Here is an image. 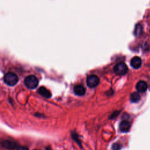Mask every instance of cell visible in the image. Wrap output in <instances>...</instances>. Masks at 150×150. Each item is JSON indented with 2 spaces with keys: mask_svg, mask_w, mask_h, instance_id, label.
Masks as SVG:
<instances>
[{
  "mask_svg": "<svg viewBox=\"0 0 150 150\" xmlns=\"http://www.w3.org/2000/svg\"><path fill=\"white\" fill-rule=\"evenodd\" d=\"M122 148V145L119 143H115L112 146V150H120Z\"/></svg>",
  "mask_w": 150,
  "mask_h": 150,
  "instance_id": "obj_13",
  "label": "cell"
},
{
  "mask_svg": "<svg viewBox=\"0 0 150 150\" xmlns=\"http://www.w3.org/2000/svg\"><path fill=\"white\" fill-rule=\"evenodd\" d=\"M142 28L141 26V25H138L136 26L135 28V33L136 35H140V33L142 32Z\"/></svg>",
  "mask_w": 150,
  "mask_h": 150,
  "instance_id": "obj_12",
  "label": "cell"
},
{
  "mask_svg": "<svg viewBox=\"0 0 150 150\" xmlns=\"http://www.w3.org/2000/svg\"><path fill=\"white\" fill-rule=\"evenodd\" d=\"M25 85L28 88L31 89H33L36 88L38 85V80L33 76V75H29L25 79Z\"/></svg>",
  "mask_w": 150,
  "mask_h": 150,
  "instance_id": "obj_2",
  "label": "cell"
},
{
  "mask_svg": "<svg viewBox=\"0 0 150 150\" xmlns=\"http://www.w3.org/2000/svg\"><path fill=\"white\" fill-rule=\"evenodd\" d=\"M130 100L133 103H137L140 100V95L137 92H134L131 94Z\"/></svg>",
  "mask_w": 150,
  "mask_h": 150,
  "instance_id": "obj_11",
  "label": "cell"
},
{
  "mask_svg": "<svg viewBox=\"0 0 150 150\" xmlns=\"http://www.w3.org/2000/svg\"><path fill=\"white\" fill-rule=\"evenodd\" d=\"M148 88V85L147 83L144 81H140L137 83L136 85V89L138 92L143 93L145 92Z\"/></svg>",
  "mask_w": 150,
  "mask_h": 150,
  "instance_id": "obj_8",
  "label": "cell"
},
{
  "mask_svg": "<svg viewBox=\"0 0 150 150\" xmlns=\"http://www.w3.org/2000/svg\"><path fill=\"white\" fill-rule=\"evenodd\" d=\"M34 150H39V149H34Z\"/></svg>",
  "mask_w": 150,
  "mask_h": 150,
  "instance_id": "obj_14",
  "label": "cell"
},
{
  "mask_svg": "<svg viewBox=\"0 0 150 150\" xmlns=\"http://www.w3.org/2000/svg\"><path fill=\"white\" fill-rule=\"evenodd\" d=\"M1 145L3 148L7 149H10V150H12V149L18 150L20 147V145H18L15 142L10 141V140L3 141L1 143Z\"/></svg>",
  "mask_w": 150,
  "mask_h": 150,
  "instance_id": "obj_5",
  "label": "cell"
},
{
  "mask_svg": "<svg viewBox=\"0 0 150 150\" xmlns=\"http://www.w3.org/2000/svg\"><path fill=\"white\" fill-rule=\"evenodd\" d=\"M88 86L90 88L96 87L100 82L99 78L95 74H90L88 76L86 80Z\"/></svg>",
  "mask_w": 150,
  "mask_h": 150,
  "instance_id": "obj_4",
  "label": "cell"
},
{
  "mask_svg": "<svg viewBox=\"0 0 150 150\" xmlns=\"http://www.w3.org/2000/svg\"><path fill=\"white\" fill-rule=\"evenodd\" d=\"M4 81L7 85L13 86L17 83L18 81V78L17 75L14 73L8 72L4 76Z\"/></svg>",
  "mask_w": 150,
  "mask_h": 150,
  "instance_id": "obj_1",
  "label": "cell"
},
{
  "mask_svg": "<svg viewBox=\"0 0 150 150\" xmlns=\"http://www.w3.org/2000/svg\"><path fill=\"white\" fill-rule=\"evenodd\" d=\"M131 66L134 69H138L142 65L141 59L138 56H135L132 58L130 62Z\"/></svg>",
  "mask_w": 150,
  "mask_h": 150,
  "instance_id": "obj_6",
  "label": "cell"
},
{
  "mask_svg": "<svg viewBox=\"0 0 150 150\" xmlns=\"http://www.w3.org/2000/svg\"><path fill=\"white\" fill-rule=\"evenodd\" d=\"M74 92L76 95L79 96H83L85 94L86 89L84 88V86H83L82 85H76L74 86Z\"/></svg>",
  "mask_w": 150,
  "mask_h": 150,
  "instance_id": "obj_7",
  "label": "cell"
},
{
  "mask_svg": "<svg viewBox=\"0 0 150 150\" xmlns=\"http://www.w3.org/2000/svg\"><path fill=\"white\" fill-rule=\"evenodd\" d=\"M130 127H131V124L127 120L122 121L120 124V130L122 132H123V133L128 132L130 130Z\"/></svg>",
  "mask_w": 150,
  "mask_h": 150,
  "instance_id": "obj_9",
  "label": "cell"
},
{
  "mask_svg": "<svg viewBox=\"0 0 150 150\" xmlns=\"http://www.w3.org/2000/svg\"><path fill=\"white\" fill-rule=\"evenodd\" d=\"M38 93L44 97L45 98H50L52 96V94L51 93V92L48 90L47 88H45V87H41L39 90H38Z\"/></svg>",
  "mask_w": 150,
  "mask_h": 150,
  "instance_id": "obj_10",
  "label": "cell"
},
{
  "mask_svg": "<svg viewBox=\"0 0 150 150\" xmlns=\"http://www.w3.org/2000/svg\"><path fill=\"white\" fill-rule=\"evenodd\" d=\"M128 72V67L124 63H117L114 67V72L117 75H122L126 74Z\"/></svg>",
  "mask_w": 150,
  "mask_h": 150,
  "instance_id": "obj_3",
  "label": "cell"
}]
</instances>
